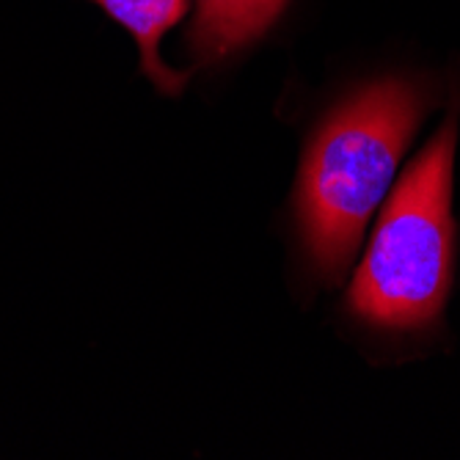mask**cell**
<instances>
[{"label":"cell","instance_id":"cell-4","mask_svg":"<svg viewBox=\"0 0 460 460\" xmlns=\"http://www.w3.org/2000/svg\"><path fill=\"white\" fill-rule=\"evenodd\" d=\"M97 4L138 39L141 66L155 86L165 94H180L188 75L165 66L157 45L163 33L185 17L188 0H97Z\"/></svg>","mask_w":460,"mask_h":460},{"label":"cell","instance_id":"cell-2","mask_svg":"<svg viewBox=\"0 0 460 460\" xmlns=\"http://www.w3.org/2000/svg\"><path fill=\"white\" fill-rule=\"evenodd\" d=\"M452 163L455 121L449 119L384 207L350 287L356 314L386 328H416L441 312L455 257Z\"/></svg>","mask_w":460,"mask_h":460},{"label":"cell","instance_id":"cell-1","mask_svg":"<svg viewBox=\"0 0 460 460\" xmlns=\"http://www.w3.org/2000/svg\"><path fill=\"white\" fill-rule=\"evenodd\" d=\"M425 105L420 86L389 77L350 97L314 136L301 169L298 213L312 257L331 281L350 265Z\"/></svg>","mask_w":460,"mask_h":460},{"label":"cell","instance_id":"cell-3","mask_svg":"<svg viewBox=\"0 0 460 460\" xmlns=\"http://www.w3.org/2000/svg\"><path fill=\"white\" fill-rule=\"evenodd\" d=\"M287 0H196V20L188 33L201 64L221 61L262 36Z\"/></svg>","mask_w":460,"mask_h":460}]
</instances>
